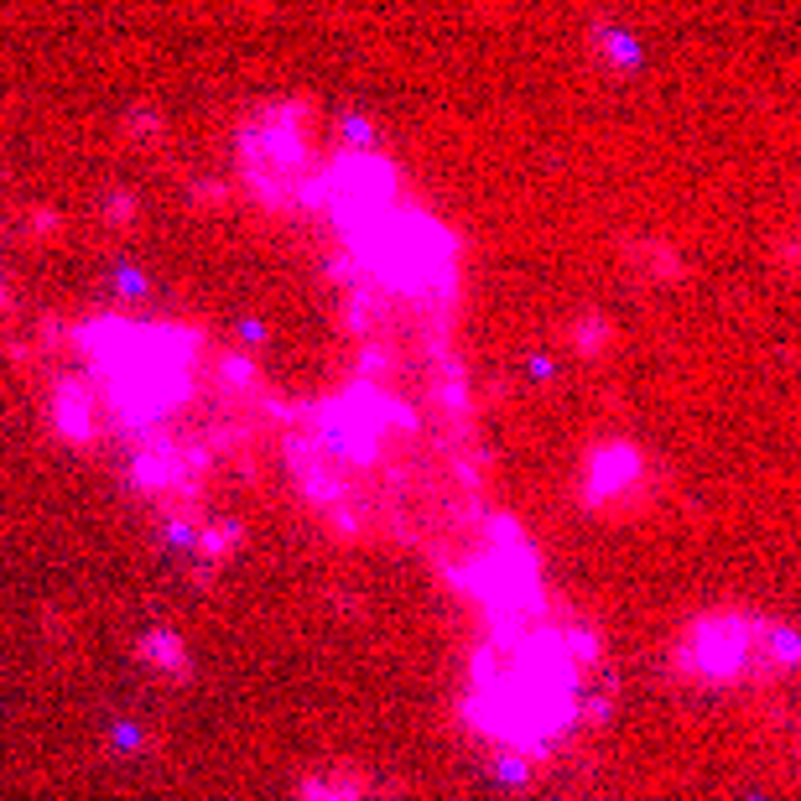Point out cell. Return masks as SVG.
Listing matches in <instances>:
<instances>
[{"label":"cell","mask_w":801,"mask_h":801,"mask_svg":"<svg viewBox=\"0 0 801 801\" xmlns=\"http://www.w3.org/2000/svg\"><path fill=\"white\" fill-rule=\"evenodd\" d=\"M594 640L557 625H500L469 666L463 723L500 754L542 760L604 708V698H594Z\"/></svg>","instance_id":"6da1fadb"},{"label":"cell","mask_w":801,"mask_h":801,"mask_svg":"<svg viewBox=\"0 0 801 801\" xmlns=\"http://www.w3.org/2000/svg\"><path fill=\"white\" fill-rule=\"evenodd\" d=\"M797 666L791 625L754 609H708L692 614L671 640V671L692 687H744L770 682Z\"/></svg>","instance_id":"7a4b0ae2"},{"label":"cell","mask_w":801,"mask_h":801,"mask_svg":"<svg viewBox=\"0 0 801 801\" xmlns=\"http://www.w3.org/2000/svg\"><path fill=\"white\" fill-rule=\"evenodd\" d=\"M646 484V453L625 438L614 443H598L588 459H583V505L588 511H609L619 500Z\"/></svg>","instance_id":"3957f363"},{"label":"cell","mask_w":801,"mask_h":801,"mask_svg":"<svg viewBox=\"0 0 801 801\" xmlns=\"http://www.w3.org/2000/svg\"><path fill=\"white\" fill-rule=\"evenodd\" d=\"M297 801H401L391 785H380L364 770H312Z\"/></svg>","instance_id":"277c9868"}]
</instances>
